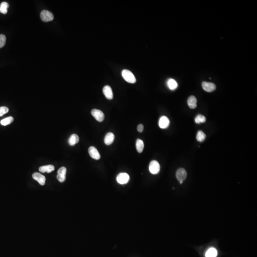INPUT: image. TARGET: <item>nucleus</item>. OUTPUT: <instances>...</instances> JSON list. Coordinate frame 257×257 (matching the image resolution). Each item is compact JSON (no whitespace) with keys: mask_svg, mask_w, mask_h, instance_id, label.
Returning a JSON list of instances; mask_svg holds the SVG:
<instances>
[{"mask_svg":"<svg viewBox=\"0 0 257 257\" xmlns=\"http://www.w3.org/2000/svg\"><path fill=\"white\" fill-rule=\"evenodd\" d=\"M13 120H14V119H13V117H12V116H10V117H7L5 119L2 120L0 123L2 125L6 126V125L11 124V123L13 122Z\"/></svg>","mask_w":257,"mask_h":257,"instance_id":"4be33fe9","label":"nucleus"},{"mask_svg":"<svg viewBox=\"0 0 257 257\" xmlns=\"http://www.w3.org/2000/svg\"><path fill=\"white\" fill-rule=\"evenodd\" d=\"M9 112V109L6 107H0V117L4 115Z\"/></svg>","mask_w":257,"mask_h":257,"instance_id":"393cba45","label":"nucleus"},{"mask_svg":"<svg viewBox=\"0 0 257 257\" xmlns=\"http://www.w3.org/2000/svg\"><path fill=\"white\" fill-rule=\"evenodd\" d=\"M88 152L90 156L93 159L98 160L100 159V154L97 149L95 147H90L89 148Z\"/></svg>","mask_w":257,"mask_h":257,"instance_id":"6e6552de","label":"nucleus"},{"mask_svg":"<svg viewBox=\"0 0 257 257\" xmlns=\"http://www.w3.org/2000/svg\"><path fill=\"white\" fill-rule=\"evenodd\" d=\"M67 169L64 167L60 168L58 171V174L57 176V178L60 182H63L66 179V174Z\"/></svg>","mask_w":257,"mask_h":257,"instance_id":"0eeeda50","label":"nucleus"},{"mask_svg":"<svg viewBox=\"0 0 257 257\" xmlns=\"http://www.w3.org/2000/svg\"><path fill=\"white\" fill-rule=\"evenodd\" d=\"M6 36L4 34H0V48L4 46L6 44Z\"/></svg>","mask_w":257,"mask_h":257,"instance_id":"b1692460","label":"nucleus"},{"mask_svg":"<svg viewBox=\"0 0 257 257\" xmlns=\"http://www.w3.org/2000/svg\"><path fill=\"white\" fill-rule=\"evenodd\" d=\"M143 129H144V126H143V124H140L139 125H138V127H137V130H138L139 132H143Z\"/></svg>","mask_w":257,"mask_h":257,"instance_id":"a878e982","label":"nucleus"},{"mask_svg":"<svg viewBox=\"0 0 257 257\" xmlns=\"http://www.w3.org/2000/svg\"><path fill=\"white\" fill-rule=\"evenodd\" d=\"M114 140V135L112 132H109L105 135L104 138V143L107 145L112 144Z\"/></svg>","mask_w":257,"mask_h":257,"instance_id":"ddd939ff","label":"nucleus"},{"mask_svg":"<svg viewBox=\"0 0 257 257\" xmlns=\"http://www.w3.org/2000/svg\"><path fill=\"white\" fill-rule=\"evenodd\" d=\"M187 103L190 108L195 109L197 107V99L194 96H191L188 98Z\"/></svg>","mask_w":257,"mask_h":257,"instance_id":"dca6fc26","label":"nucleus"},{"mask_svg":"<svg viewBox=\"0 0 257 257\" xmlns=\"http://www.w3.org/2000/svg\"><path fill=\"white\" fill-rule=\"evenodd\" d=\"M206 137L205 134L202 131H199L196 136L197 140L199 142H202L205 140Z\"/></svg>","mask_w":257,"mask_h":257,"instance_id":"412c9836","label":"nucleus"},{"mask_svg":"<svg viewBox=\"0 0 257 257\" xmlns=\"http://www.w3.org/2000/svg\"><path fill=\"white\" fill-rule=\"evenodd\" d=\"M122 75L123 79L128 83H136V79L135 76L129 70L126 69L123 70L122 71Z\"/></svg>","mask_w":257,"mask_h":257,"instance_id":"f257e3e1","label":"nucleus"},{"mask_svg":"<svg viewBox=\"0 0 257 257\" xmlns=\"http://www.w3.org/2000/svg\"><path fill=\"white\" fill-rule=\"evenodd\" d=\"M149 171L152 174H157L160 171L159 163L156 160H152L149 165Z\"/></svg>","mask_w":257,"mask_h":257,"instance_id":"f03ea898","label":"nucleus"},{"mask_svg":"<svg viewBox=\"0 0 257 257\" xmlns=\"http://www.w3.org/2000/svg\"><path fill=\"white\" fill-rule=\"evenodd\" d=\"M218 255V251L215 248H210L205 253L206 257H216Z\"/></svg>","mask_w":257,"mask_h":257,"instance_id":"a211bd4d","label":"nucleus"},{"mask_svg":"<svg viewBox=\"0 0 257 257\" xmlns=\"http://www.w3.org/2000/svg\"><path fill=\"white\" fill-rule=\"evenodd\" d=\"M91 113L94 118L99 122H102L103 121L105 118V115L103 112L102 111L98 109H92L91 112Z\"/></svg>","mask_w":257,"mask_h":257,"instance_id":"7ed1b4c3","label":"nucleus"},{"mask_svg":"<svg viewBox=\"0 0 257 257\" xmlns=\"http://www.w3.org/2000/svg\"><path fill=\"white\" fill-rule=\"evenodd\" d=\"M79 142V137L77 134H73L70 136L68 140V143L71 146H74Z\"/></svg>","mask_w":257,"mask_h":257,"instance_id":"f3484780","label":"nucleus"},{"mask_svg":"<svg viewBox=\"0 0 257 257\" xmlns=\"http://www.w3.org/2000/svg\"><path fill=\"white\" fill-rule=\"evenodd\" d=\"M167 85L168 87L171 90H175L178 87V83L177 81L175 80L174 79L170 78L167 81Z\"/></svg>","mask_w":257,"mask_h":257,"instance_id":"2eb2a0df","label":"nucleus"},{"mask_svg":"<svg viewBox=\"0 0 257 257\" xmlns=\"http://www.w3.org/2000/svg\"><path fill=\"white\" fill-rule=\"evenodd\" d=\"M176 175L177 179L179 180L180 184H182L186 179L187 174L185 169L183 168H179L177 170Z\"/></svg>","mask_w":257,"mask_h":257,"instance_id":"39448f33","label":"nucleus"},{"mask_svg":"<svg viewBox=\"0 0 257 257\" xmlns=\"http://www.w3.org/2000/svg\"><path fill=\"white\" fill-rule=\"evenodd\" d=\"M55 168L54 166L52 165H45V166H43L40 167L39 168V171L42 173H44V172H47V173H51L52 171H54Z\"/></svg>","mask_w":257,"mask_h":257,"instance_id":"4468645a","label":"nucleus"},{"mask_svg":"<svg viewBox=\"0 0 257 257\" xmlns=\"http://www.w3.org/2000/svg\"><path fill=\"white\" fill-rule=\"evenodd\" d=\"M202 86L203 90L207 92H212L215 91L216 88V86L215 84L212 83H208L204 81L202 83Z\"/></svg>","mask_w":257,"mask_h":257,"instance_id":"1a4fd4ad","label":"nucleus"},{"mask_svg":"<svg viewBox=\"0 0 257 257\" xmlns=\"http://www.w3.org/2000/svg\"><path fill=\"white\" fill-rule=\"evenodd\" d=\"M206 119L204 116L202 115L199 114L195 118V122L197 124H200L202 123H204L206 122Z\"/></svg>","mask_w":257,"mask_h":257,"instance_id":"5701e85b","label":"nucleus"},{"mask_svg":"<svg viewBox=\"0 0 257 257\" xmlns=\"http://www.w3.org/2000/svg\"><path fill=\"white\" fill-rule=\"evenodd\" d=\"M116 180L119 184H126L130 180V176L126 173H120L117 176Z\"/></svg>","mask_w":257,"mask_h":257,"instance_id":"423d86ee","label":"nucleus"},{"mask_svg":"<svg viewBox=\"0 0 257 257\" xmlns=\"http://www.w3.org/2000/svg\"><path fill=\"white\" fill-rule=\"evenodd\" d=\"M41 20L44 22L52 21L54 19V16L53 14L47 10H44L41 13Z\"/></svg>","mask_w":257,"mask_h":257,"instance_id":"20e7f679","label":"nucleus"},{"mask_svg":"<svg viewBox=\"0 0 257 257\" xmlns=\"http://www.w3.org/2000/svg\"><path fill=\"white\" fill-rule=\"evenodd\" d=\"M9 5L6 2H2L0 5V13L2 14H5L8 12V8Z\"/></svg>","mask_w":257,"mask_h":257,"instance_id":"aec40b11","label":"nucleus"},{"mask_svg":"<svg viewBox=\"0 0 257 257\" xmlns=\"http://www.w3.org/2000/svg\"><path fill=\"white\" fill-rule=\"evenodd\" d=\"M103 92L105 97L109 100H112L113 99V94L112 89L111 87L109 85H106L103 88Z\"/></svg>","mask_w":257,"mask_h":257,"instance_id":"f8f14e48","label":"nucleus"},{"mask_svg":"<svg viewBox=\"0 0 257 257\" xmlns=\"http://www.w3.org/2000/svg\"><path fill=\"white\" fill-rule=\"evenodd\" d=\"M32 178L33 179L37 180L41 186L45 185L46 178L45 176L41 174L39 172H34L32 174Z\"/></svg>","mask_w":257,"mask_h":257,"instance_id":"9d476101","label":"nucleus"},{"mask_svg":"<svg viewBox=\"0 0 257 257\" xmlns=\"http://www.w3.org/2000/svg\"><path fill=\"white\" fill-rule=\"evenodd\" d=\"M170 125V120L168 118L163 116L160 117L159 122V126L161 128H166Z\"/></svg>","mask_w":257,"mask_h":257,"instance_id":"9b49d317","label":"nucleus"},{"mask_svg":"<svg viewBox=\"0 0 257 257\" xmlns=\"http://www.w3.org/2000/svg\"><path fill=\"white\" fill-rule=\"evenodd\" d=\"M144 143L143 140L139 139H137L136 142V148L137 151L139 153H142L144 149Z\"/></svg>","mask_w":257,"mask_h":257,"instance_id":"6ab92c4d","label":"nucleus"}]
</instances>
